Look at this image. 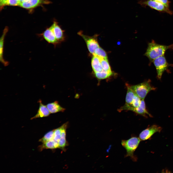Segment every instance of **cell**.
<instances>
[{
  "label": "cell",
  "instance_id": "cell-1",
  "mask_svg": "<svg viewBox=\"0 0 173 173\" xmlns=\"http://www.w3.org/2000/svg\"><path fill=\"white\" fill-rule=\"evenodd\" d=\"M173 48V44L168 46L161 45L153 40L148 43L144 55L148 57L150 62H153L156 58L164 55L167 49Z\"/></svg>",
  "mask_w": 173,
  "mask_h": 173
},
{
  "label": "cell",
  "instance_id": "cell-2",
  "mask_svg": "<svg viewBox=\"0 0 173 173\" xmlns=\"http://www.w3.org/2000/svg\"><path fill=\"white\" fill-rule=\"evenodd\" d=\"M140 141L139 138L136 136L132 137L127 140L122 141L121 144L126 151L125 157H130L133 161H136L137 158L134 154L138 146Z\"/></svg>",
  "mask_w": 173,
  "mask_h": 173
},
{
  "label": "cell",
  "instance_id": "cell-3",
  "mask_svg": "<svg viewBox=\"0 0 173 173\" xmlns=\"http://www.w3.org/2000/svg\"><path fill=\"white\" fill-rule=\"evenodd\" d=\"M130 87L136 95L141 99H144L150 91L156 89V88L151 84L150 80L138 84L130 86Z\"/></svg>",
  "mask_w": 173,
  "mask_h": 173
},
{
  "label": "cell",
  "instance_id": "cell-4",
  "mask_svg": "<svg viewBox=\"0 0 173 173\" xmlns=\"http://www.w3.org/2000/svg\"><path fill=\"white\" fill-rule=\"evenodd\" d=\"M138 3L142 6H148L160 12L166 13L170 15L173 14V12L162 3L153 0H142Z\"/></svg>",
  "mask_w": 173,
  "mask_h": 173
},
{
  "label": "cell",
  "instance_id": "cell-5",
  "mask_svg": "<svg viewBox=\"0 0 173 173\" xmlns=\"http://www.w3.org/2000/svg\"><path fill=\"white\" fill-rule=\"evenodd\" d=\"M78 34L81 36L84 40L90 53L93 55L95 49L99 47L96 35L89 36L84 34L81 31L79 32Z\"/></svg>",
  "mask_w": 173,
  "mask_h": 173
},
{
  "label": "cell",
  "instance_id": "cell-6",
  "mask_svg": "<svg viewBox=\"0 0 173 173\" xmlns=\"http://www.w3.org/2000/svg\"><path fill=\"white\" fill-rule=\"evenodd\" d=\"M155 67L159 79H161L163 73L169 66L164 55L156 58L153 62Z\"/></svg>",
  "mask_w": 173,
  "mask_h": 173
},
{
  "label": "cell",
  "instance_id": "cell-7",
  "mask_svg": "<svg viewBox=\"0 0 173 173\" xmlns=\"http://www.w3.org/2000/svg\"><path fill=\"white\" fill-rule=\"evenodd\" d=\"M162 129L160 126L156 125H152L142 131L139 135L141 140H145L149 139L154 133L160 132Z\"/></svg>",
  "mask_w": 173,
  "mask_h": 173
},
{
  "label": "cell",
  "instance_id": "cell-8",
  "mask_svg": "<svg viewBox=\"0 0 173 173\" xmlns=\"http://www.w3.org/2000/svg\"><path fill=\"white\" fill-rule=\"evenodd\" d=\"M68 124V122H67L61 126V134L58 143L59 148L63 150H65V148L68 144L66 138V130Z\"/></svg>",
  "mask_w": 173,
  "mask_h": 173
},
{
  "label": "cell",
  "instance_id": "cell-9",
  "mask_svg": "<svg viewBox=\"0 0 173 173\" xmlns=\"http://www.w3.org/2000/svg\"><path fill=\"white\" fill-rule=\"evenodd\" d=\"M55 37L60 42L63 41L65 39L64 31L58 25L56 22H54L50 27Z\"/></svg>",
  "mask_w": 173,
  "mask_h": 173
},
{
  "label": "cell",
  "instance_id": "cell-10",
  "mask_svg": "<svg viewBox=\"0 0 173 173\" xmlns=\"http://www.w3.org/2000/svg\"><path fill=\"white\" fill-rule=\"evenodd\" d=\"M41 35L45 40L49 43L56 45L60 43L56 39L50 27L46 29Z\"/></svg>",
  "mask_w": 173,
  "mask_h": 173
},
{
  "label": "cell",
  "instance_id": "cell-11",
  "mask_svg": "<svg viewBox=\"0 0 173 173\" xmlns=\"http://www.w3.org/2000/svg\"><path fill=\"white\" fill-rule=\"evenodd\" d=\"M39 107L36 114L31 118V119H33L38 118L47 117L49 116L50 114L46 105L42 103L40 100Z\"/></svg>",
  "mask_w": 173,
  "mask_h": 173
},
{
  "label": "cell",
  "instance_id": "cell-12",
  "mask_svg": "<svg viewBox=\"0 0 173 173\" xmlns=\"http://www.w3.org/2000/svg\"><path fill=\"white\" fill-rule=\"evenodd\" d=\"M46 105L50 113L63 112L65 110V109L61 106L57 101L49 103Z\"/></svg>",
  "mask_w": 173,
  "mask_h": 173
},
{
  "label": "cell",
  "instance_id": "cell-13",
  "mask_svg": "<svg viewBox=\"0 0 173 173\" xmlns=\"http://www.w3.org/2000/svg\"><path fill=\"white\" fill-rule=\"evenodd\" d=\"M93 55L91 64L93 72H100L103 70L99 57L95 55Z\"/></svg>",
  "mask_w": 173,
  "mask_h": 173
},
{
  "label": "cell",
  "instance_id": "cell-14",
  "mask_svg": "<svg viewBox=\"0 0 173 173\" xmlns=\"http://www.w3.org/2000/svg\"><path fill=\"white\" fill-rule=\"evenodd\" d=\"M137 114L147 117V115L152 117L151 115L146 109V105L144 99H142L140 105L137 107L134 108L133 111Z\"/></svg>",
  "mask_w": 173,
  "mask_h": 173
},
{
  "label": "cell",
  "instance_id": "cell-15",
  "mask_svg": "<svg viewBox=\"0 0 173 173\" xmlns=\"http://www.w3.org/2000/svg\"><path fill=\"white\" fill-rule=\"evenodd\" d=\"M59 148L58 142L54 140H50L43 143L38 147V150L40 151L45 149H55Z\"/></svg>",
  "mask_w": 173,
  "mask_h": 173
},
{
  "label": "cell",
  "instance_id": "cell-16",
  "mask_svg": "<svg viewBox=\"0 0 173 173\" xmlns=\"http://www.w3.org/2000/svg\"><path fill=\"white\" fill-rule=\"evenodd\" d=\"M7 31V29H5L4 30L2 35L1 37L0 41V61L3 65L5 66H7L9 63L7 61H5L3 57V46L4 39L5 36Z\"/></svg>",
  "mask_w": 173,
  "mask_h": 173
},
{
  "label": "cell",
  "instance_id": "cell-17",
  "mask_svg": "<svg viewBox=\"0 0 173 173\" xmlns=\"http://www.w3.org/2000/svg\"><path fill=\"white\" fill-rule=\"evenodd\" d=\"M42 2V0H28L20 3L19 5L24 8H30L36 6Z\"/></svg>",
  "mask_w": 173,
  "mask_h": 173
},
{
  "label": "cell",
  "instance_id": "cell-18",
  "mask_svg": "<svg viewBox=\"0 0 173 173\" xmlns=\"http://www.w3.org/2000/svg\"><path fill=\"white\" fill-rule=\"evenodd\" d=\"M127 87V92L125 98V105H130L132 102L136 94L131 89L130 85L126 84Z\"/></svg>",
  "mask_w": 173,
  "mask_h": 173
},
{
  "label": "cell",
  "instance_id": "cell-19",
  "mask_svg": "<svg viewBox=\"0 0 173 173\" xmlns=\"http://www.w3.org/2000/svg\"><path fill=\"white\" fill-rule=\"evenodd\" d=\"M93 73L94 77L99 80L107 78L113 74L112 72H109L104 70L100 72Z\"/></svg>",
  "mask_w": 173,
  "mask_h": 173
},
{
  "label": "cell",
  "instance_id": "cell-20",
  "mask_svg": "<svg viewBox=\"0 0 173 173\" xmlns=\"http://www.w3.org/2000/svg\"><path fill=\"white\" fill-rule=\"evenodd\" d=\"M54 130L50 131L46 133L39 142L44 143L49 141L54 140Z\"/></svg>",
  "mask_w": 173,
  "mask_h": 173
},
{
  "label": "cell",
  "instance_id": "cell-21",
  "mask_svg": "<svg viewBox=\"0 0 173 173\" xmlns=\"http://www.w3.org/2000/svg\"><path fill=\"white\" fill-rule=\"evenodd\" d=\"M99 58L103 70L109 72H112L108 59Z\"/></svg>",
  "mask_w": 173,
  "mask_h": 173
},
{
  "label": "cell",
  "instance_id": "cell-22",
  "mask_svg": "<svg viewBox=\"0 0 173 173\" xmlns=\"http://www.w3.org/2000/svg\"><path fill=\"white\" fill-rule=\"evenodd\" d=\"M99 57L107 59V56L105 51L99 47L95 50L94 53L93 55Z\"/></svg>",
  "mask_w": 173,
  "mask_h": 173
},
{
  "label": "cell",
  "instance_id": "cell-23",
  "mask_svg": "<svg viewBox=\"0 0 173 173\" xmlns=\"http://www.w3.org/2000/svg\"><path fill=\"white\" fill-rule=\"evenodd\" d=\"M61 134V126L54 130V140L58 142Z\"/></svg>",
  "mask_w": 173,
  "mask_h": 173
},
{
  "label": "cell",
  "instance_id": "cell-24",
  "mask_svg": "<svg viewBox=\"0 0 173 173\" xmlns=\"http://www.w3.org/2000/svg\"><path fill=\"white\" fill-rule=\"evenodd\" d=\"M20 3V1L18 0H8L6 5L17 6L19 5Z\"/></svg>",
  "mask_w": 173,
  "mask_h": 173
},
{
  "label": "cell",
  "instance_id": "cell-25",
  "mask_svg": "<svg viewBox=\"0 0 173 173\" xmlns=\"http://www.w3.org/2000/svg\"><path fill=\"white\" fill-rule=\"evenodd\" d=\"M160 2L169 8L170 3V2L169 0H153Z\"/></svg>",
  "mask_w": 173,
  "mask_h": 173
},
{
  "label": "cell",
  "instance_id": "cell-26",
  "mask_svg": "<svg viewBox=\"0 0 173 173\" xmlns=\"http://www.w3.org/2000/svg\"><path fill=\"white\" fill-rule=\"evenodd\" d=\"M8 0H0V6L2 7L6 5V2Z\"/></svg>",
  "mask_w": 173,
  "mask_h": 173
},
{
  "label": "cell",
  "instance_id": "cell-27",
  "mask_svg": "<svg viewBox=\"0 0 173 173\" xmlns=\"http://www.w3.org/2000/svg\"><path fill=\"white\" fill-rule=\"evenodd\" d=\"M27 0H20L19 1L20 2V3H21L22 2L26 1H27Z\"/></svg>",
  "mask_w": 173,
  "mask_h": 173
},
{
  "label": "cell",
  "instance_id": "cell-28",
  "mask_svg": "<svg viewBox=\"0 0 173 173\" xmlns=\"http://www.w3.org/2000/svg\"><path fill=\"white\" fill-rule=\"evenodd\" d=\"M18 0L19 1H20V0Z\"/></svg>",
  "mask_w": 173,
  "mask_h": 173
}]
</instances>
